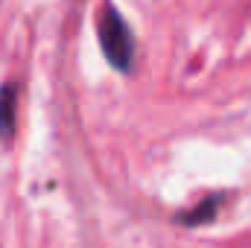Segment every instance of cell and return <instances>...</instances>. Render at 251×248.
Returning a JSON list of instances; mask_svg holds the SVG:
<instances>
[{
	"instance_id": "cell-2",
	"label": "cell",
	"mask_w": 251,
	"mask_h": 248,
	"mask_svg": "<svg viewBox=\"0 0 251 248\" xmlns=\"http://www.w3.org/2000/svg\"><path fill=\"white\" fill-rule=\"evenodd\" d=\"M15 128V88L6 85L0 91V137H9Z\"/></svg>"
},
{
	"instance_id": "cell-1",
	"label": "cell",
	"mask_w": 251,
	"mask_h": 248,
	"mask_svg": "<svg viewBox=\"0 0 251 248\" xmlns=\"http://www.w3.org/2000/svg\"><path fill=\"white\" fill-rule=\"evenodd\" d=\"M97 35H100V47L105 59L117 70H128L134 59V38H131V29L123 21V15L111 3H105L97 18Z\"/></svg>"
}]
</instances>
